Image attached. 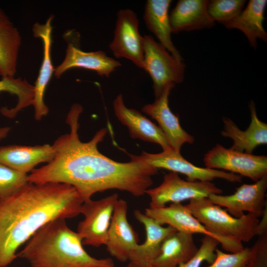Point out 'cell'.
<instances>
[{
	"label": "cell",
	"instance_id": "cell-1",
	"mask_svg": "<svg viewBox=\"0 0 267 267\" xmlns=\"http://www.w3.org/2000/svg\"><path fill=\"white\" fill-rule=\"evenodd\" d=\"M83 111L81 105H72L66 120L70 132L54 141V158L46 165L34 169L28 175L29 182L71 185L84 202L97 192L109 189L127 191L135 197L144 195L152 185V177L158 169L132 159L126 163L117 162L102 154L97 146L107 133L106 128L97 132L89 141H82L78 131Z\"/></svg>",
	"mask_w": 267,
	"mask_h": 267
},
{
	"label": "cell",
	"instance_id": "cell-2",
	"mask_svg": "<svg viewBox=\"0 0 267 267\" xmlns=\"http://www.w3.org/2000/svg\"><path fill=\"white\" fill-rule=\"evenodd\" d=\"M83 203L74 186L54 182H29L0 198V266L12 263L18 249L47 223L80 214Z\"/></svg>",
	"mask_w": 267,
	"mask_h": 267
},
{
	"label": "cell",
	"instance_id": "cell-3",
	"mask_svg": "<svg viewBox=\"0 0 267 267\" xmlns=\"http://www.w3.org/2000/svg\"><path fill=\"white\" fill-rule=\"evenodd\" d=\"M24 245L17 258L27 261L31 267H114L111 258L90 256L80 235L62 219L45 224Z\"/></svg>",
	"mask_w": 267,
	"mask_h": 267
},
{
	"label": "cell",
	"instance_id": "cell-4",
	"mask_svg": "<svg viewBox=\"0 0 267 267\" xmlns=\"http://www.w3.org/2000/svg\"><path fill=\"white\" fill-rule=\"evenodd\" d=\"M185 206L209 231L219 236L242 243L258 234L260 220L254 214L234 217L208 198L191 199Z\"/></svg>",
	"mask_w": 267,
	"mask_h": 267
},
{
	"label": "cell",
	"instance_id": "cell-5",
	"mask_svg": "<svg viewBox=\"0 0 267 267\" xmlns=\"http://www.w3.org/2000/svg\"><path fill=\"white\" fill-rule=\"evenodd\" d=\"M143 43L144 70L152 80L156 98L168 85L183 82L185 64L176 59L152 36H144Z\"/></svg>",
	"mask_w": 267,
	"mask_h": 267
},
{
	"label": "cell",
	"instance_id": "cell-6",
	"mask_svg": "<svg viewBox=\"0 0 267 267\" xmlns=\"http://www.w3.org/2000/svg\"><path fill=\"white\" fill-rule=\"evenodd\" d=\"M222 190L211 181H189L171 172L164 176L158 186L148 189L145 193L150 198V208L163 207L167 204L180 203L185 200L208 198L212 194H221Z\"/></svg>",
	"mask_w": 267,
	"mask_h": 267
},
{
	"label": "cell",
	"instance_id": "cell-7",
	"mask_svg": "<svg viewBox=\"0 0 267 267\" xmlns=\"http://www.w3.org/2000/svg\"><path fill=\"white\" fill-rule=\"evenodd\" d=\"M131 159L152 166L158 169H165L187 177L189 181H211L217 178L232 182H241L242 176L232 173L196 166L185 159L179 152L171 147L158 153L143 151L140 155H130Z\"/></svg>",
	"mask_w": 267,
	"mask_h": 267
},
{
	"label": "cell",
	"instance_id": "cell-8",
	"mask_svg": "<svg viewBox=\"0 0 267 267\" xmlns=\"http://www.w3.org/2000/svg\"><path fill=\"white\" fill-rule=\"evenodd\" d=\"M161 225L167 224L178 231L193 234L200 233L217 239L222 248L229 253H236L244 247L242 243L236 240L222 237L209 231L189 211L185 205L181 203H171L169 206L161 208H147L144 213Z\"/></svg>",
	"mask_w": 267,
	"mask_h": 267
},
{
	"label": "cell",
	"instance_id": "cell-9",
	"mask_svg": "<svg viewBox=\"0 0 267 267\" xmlns=\"http://www.w3.org/2000/svg\"><path fill=\"white\" fill-rule=\"evenodd\" d=\"M118 195L114 193L97 200L91 199L84 202L81 214L84 219L78 224L77 233L83 244L98 247L105 245Z\"/></svg>",
	"mask_w": 267,
	"mask_h": 267
},
{
	"label": "cell",
	"instance_id": "cell-10",
	"mask_svg": "<svg viewBox=\"0 0 267 267\" xmlns=\"http://www.w3.org/2000/svg\"><path fill=\"white\" fill-rule=\"evenodd\" d=\"M206 168L223 169L256 182L267 175V157L226 148L220 144L210 150L203 159Z\"/></svg>",
	"mask_w": 267,
	"mask_h": 267
},
{
	"label": "cell",
	"instance_id": "cell-11",
	"mask_svg": "<svg viewBox=\"0 0 267 267\" xmlns=\"http://www.w3.org/2000/svg\"><path fill=\"white\" fill-rule=\"evenodd\" d=\"M109 47L117 58H124L144 70L143 37L139 31V20L132 9L118 11L114 37Z\"/></svg>",
	"mask_w": 267,
	"mask_h": 267
},
{
	"label": "cell",
	"instance_id": "cell-12",
	"mask_svg": "<svg viewBox=\"0 0 267 267\" xmlns=\"http://www.w3.org/2000/svg\"><path fill=\"white\" fill-rule=\"evenodd\" d=\"M80 35L75 30L65 33L64 38L67 43L66 54L62 62L55 68L54 76L59 78L66 71L72 68H81L92 70L101 76L109 77L121 64L108 56L103 51L86 52L80 46Z\"/></svg>",
	"mask_w": 267,
	"mask_h": 267
},
{
	"label": "cell",
	"instance_id": "cell-13",
	"mask_svg": "<svg viewBox=\"0 0 267 267\" xmlns=\"http://www.w3.org/2000/svg\"><path fill=\"white\" fill-rule=\"evenodd\" d=\"M267 175L253 184H243L229 195L212 194L208 198L214 204L224 207L233 217L239 218L244 212L261 217L267 209L265 199Z\"/></svg>",
	"mask_w": 267,
	"mask_h": 267
},
{
	"label": "cell",
	"instance_id": "cell-14",
	"mask_svg": "<svg viewBox=\"0 0 267 267\" xmlns=\"http://www.w3.org/2000/svg\"><path fill=\"white\" fill-rule=\"evenodd\" d=\"M127 213V202L124 199H118L105 244L109 254L121 262L130 261L139 241L137 233L128 222Z\"/></svg>",
	"mask_w": 267,
	"mask_h": 267
},
{
	"label": "cell",
	"instance_id": "cell-15",
	"mask_svg": "<svg viewBox=\"0 0 267 267\" xmlns=\"http://www.w3.org/2000/svg\"><path fill=\"white\" fill-rule=\"evenodd\" d=\"M175 86L173 83L168 85L154 102L145 105L142 111L158 122L170 147L180 152L182 145L185 143H193L194 138L183 129L178 117L173 113L169 107V97Z\"/></svg>",
	"mask_w": 267,
	"mask_h": 267
},
{
	"label": "cell",
	"instance_id": "cell-16",
	"mask_svg": "<svg viewBox=\"0 0 267 267\" xmlns=\"http://www.w3.org/2000/svg\"><path fill=\"white\" fill-rule=\"evenodd\" d=\"M53 16L50 15L44 24L37 22L33 26L35 38L40 39L43 44V59L39 75L34 86V98L32 105L34 108V117L37 121L41 120L49 112V108L44 102V95L55 69L51 56L52 44L51 25Z\"/></svg>",
	"mask_w": 267,
	"mask_h": 267
},
{
	"label": "cell",
	"instance_id": "cell-17",
	"mask_svg": "<svg viewBox=\"0 0 267 267\" xmlns=\"http://www.w3.org/2000/svg\"><path fill=\"white\" fill-rule=\"evenodd\" d=\"M115 115L118 120L129 130L133 138L159 144L165 150L170 148L161 128L138 111L127 107L123 96L119 94L113 102Z\"/></svg>",
	"mask_w": 267,
	"mask_h": 267
},
{
	"label": "cell",
	"instance_id": "cell-18",
	"mask_svg": "<svg viewBox=\"0 0 267 267\" xmlns=\"http://www.w3.org/2000/svg\"><path fill=\"white\" fill-rule=\"evenodd\" d=\"M55 155L52 145H8L0 146V163L27 174L42 163H48Z\"/></svg>",
	"mask_w": 267,
	"mask_h": 267
},
{
	"label": "cell",
	"instance_id": "cell-19",
	"mask_svg": "<svg viewBox=\"0 0 267 267\" xmlns=\"http://www.w3.org/2000/svg\"><path fill=\"white\" fill-rule=\"evenodd\" d=\"M251 121L245 131L240 130L230 119L223 118L224 129L222 136L230 138L233 141L231 149L248 154H252L255 148L267 143V124L258 117L254 101L249 104Z\"/></svg>",
	"mask_w": 267,
	"mask_h": 267
},
{
	"label": "cell",
	"instance_id": "cell-20",
	"mask_svg": "<svg viewBox=\"0 0 267 267\" xmlns=\"http://www.w3.org/2000/svg\"><path fill=\"white\" fill-rule=\"evenodd\" d=\"M207 0H179L169 14L172 33L210 28L215 21L210 16Z\"/></svg>",
	"mask_w": 267,
	"mask_h": 267
},
{
	"label": "cell",
	"instance_id": "cell-21",
	"mask_svg": "<svg viewBox=\"0 0 267 267\" xmlns=\"http://www.w3.org/2000/svg\"><path fill=\"white\" fill-rule=\"evenodd\" d=\"M135 219L144 227L146 239L138 244L130 260L140 267L151 265L158 255L164 241L177 230L171 226L164 227L154 219L148 217L138 210L134 211Z\"/></svg>",
	"mask_w": 267,
	"mask_h": 267
},
{
	"label": "cell",
	"instance_id": "cell-22",
	"mask_svg": "<svg viewBox=\"0 0 267 267\" xmlns=\"http://www.w3.org/2000/svg\"><path fill=\"white\" fill-rule=\"evenodd\" d=\"M171 0H148L144 8L143 19L146 27L158 39L160 43L176 59L183 58L174 45L169 18Z\"/></svg>",
	"mask_w": 267,
	"mask_h": 267
},
{
	"label": "cell",
	"instance_id": "cell-23",
	"mask_svg": "<svg viewBox=\"0 0 267 267\" xmlns=\"http://www.w3.org/2000/svg\"><path fill=\"white\" fill-rule=\"evenodd\" d=\"M198 250L193 234L177 231L164 241L151 265L153 267H178L191 259Z\"/></svg>",
	"mask_w": 267,
	"mask_h": 267
},
{
	"label": "cell",
	"instance_id": "cell-24",
	"mask_svg": "<svg viewBox=\"0 0 267 267\" xmlns=\"http://www.w3.org/2000/svg\"><path fill=\"white\" fill-rule=\"evenodd\" d=\"M267 4L266 0H250L238 16L222 25L227 29L242 32L250 46L256 49L257 39L267 42V33L263 26Z\"/></svg>",
	"mask_w": 267,
	"mask_h": 267
},
{
	"label": "cell",
	"instance_id": "cell-25",
	"mask_svg": "<svg viewBox=\"0 0 267 267\" xmlns=\"http://www.w3.org/2000/svg\"><path fill=\"white\" fill-rule=\"evenodd\" d=\"M21 38L14 26L0 30V76L14 77Z\"/></svg>",
	"mask_w": 267,
	"mask_h": 267
},
{
	"label": "cell",
	"instance_id": "cell-26",
	"mask_svg": "<svg viewBox=\"0 0 267 267\" xmlns=\"http://www.w3.org/2000/svg\"><path fill=\"white\" fill-rule=\"evenodd\" d=\"M34 86L25 79L14 77L2 78L0 80V93L6 91L15 95L18 101L13 108H1L0 113L6 117L13 118L21 110L32 105L34 98Z\"/></svg>",
	"mask_w": 267,
	"mask_h": 267
},
{
	"label": "cell",
	"instance_id": "cell-27",
	"mask_svg": "<svg viewBox=\"0 0 267 267\" xmlns=\"http://www.w3.org/2000/svg\"><path fill=\"white\" fill-rule=\"evenodd\" d=\"M245 2L244 0H209L207 9L215 22L223 24L238 16L243 10Z\"/></svg>",
	"mask_w": 267,
	"mask_h": 267
},
{
	"label": "cell",
	"instance_id": "cell-28",
	"mask_svg": "<svg viewBox=\"0 0 267 267\" xmlns=\"http://www.w3.org/2000/svg\"><path fill=\"white\" fill-rule=\"evenodd\" d=\"M29 182L27 174L0 163V198L15 193Z\"/></svg>",
	"mask_w": 267,
	"mask_h": 267
},
{
	"label": "cell",
	"instance_id": "cell-29",
	"mask_svg": "<svg viewBox=\"0 0 267 267\" xmlns=\"http://www.w3.org/2000/svg\"><path fill=\"white\" fill-rule=\"evenodd\" d=\"M218 241L209 236H205L195 255L187 262L178 267H200L202 263L207 262L211 264L216 258V249L219 244Z\"/></svg>",
	"mask_w": 267,
	"mask_h": 267
},
{
	"label": "cell",
	"instance_id": "cell-30",
	"mask_svg": "<svg viewBox=\"0 0 267 267\" xmlns=\"http://www.w3.org/2000/svg\"><path fill=\"white\" fill-rule=\"evenodd\" d=\"M214 262L207 267H245L249 260L251 249L244 248L236 253H225L217 248Z\"/></svg>",
	"mask_w": 267,
	"mask_h": 267
},
{
	"label": "cell",
	"instance_id": "cell-31",
	"mask_svg": "<svg viewBox=\"0 0 267 267\" xmlns=\"http://www.w3.org/2000/svg\"><path fill=\"white\" fill-rule=\"evenodd\" d=\"M258 236L245 267H267V232Z\"/></svg>",
	"mask_w": 267,
	"mask_h": 267
},
{
	"label": "cell",
	"instance_id": "cell-32",
	"mask_svg": "<svg viewBox=\"0 0 267 267\" xmlns=\"http://www.w3.org/2000/svg\"><path fill=\"white\" fill-rule=\"evenodd\" d=\"M13 26V23L4 12L0 8V30Z\"/></svg>",
	"mask_w": 267,
	"mask_h": 267
},
{
	"label": "cell",
	"instance_id": "cell-33",
	"mask_svg": "<svg viewBox=\"0 0 267 267\" xmlns=\"http://www.w3.org/2000/svg\"><path fill=\"white\" fill-rule=\"evenodd\" d=\"M10 130L9 127H3L0 128V140L6 137Z\"/></svg>",
	"mask_w": 267,
	"mask_h": 267
},
{
	"label": "cell",
	"instance_id": "cell-34",
	"mask_svg": "<svg viewBox=\"0 0 267 267\" xmlns=\"http://www.w3.org/2000/svg\"><path fill=\"white\" fill-rule=\"evenodd\" d=\"M124 267H140L134 263L130 262V263L126 266Z\"/></svg>",
	"mask_w": 267,
	"mask_h": 267
},
{
	"label": "cell",
	"instance_id": "cell-35",
	"mask_svg": "<svg viewBox=\"0 0 267 267\" xmlns=\"http://www.w3.org/2000/svg\"><path fill=\"white\" fill-rule=\"evenodd\" d=\"M146 267H153L151 265L147 266Z\"/></svg>",
	"mask_w": 267,
	"mask_h": 267
},
{
	"label": "cell",
	"instance_id": "cell-36",
	"mask_svg": "<svg viewBox=\"0 0 267 267\" xmlns=\"http://www.w3.org/2000/svg\"><path fill=\"white\" fill-rule=\"evenodd\" d=\"M0 267H2V266H0Z\"/></svg>",
	"mask_w": 267,
	"mask_h": 267
}]
</instances>
